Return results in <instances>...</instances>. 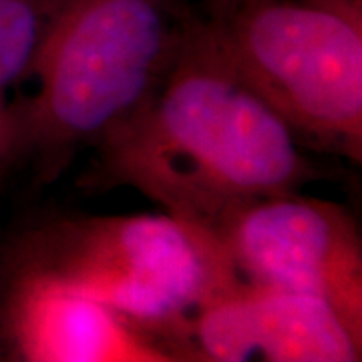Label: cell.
Listing matches in <instances>:
<instances>
[{"instance_id":"277c9868","label":"cell","mask_w":362,"mask_h":362,"mask_svg":"<svg viewBox=\"0 0 362 362\" xmlns=\"http://www.w3.org/2000/svg\"><path fill=\"white\" fill-rule=\"evenodd\" d=\"M228 59L298 139L362 159V0H238L209 16Z\"/></svg>"},{"instance_id":"6da1fadb","label":"cell","mask_w":362,"mask_h":362,"mask_svg":"<svg viewBox=\"0 0 362 362\" xmlns=\"http://www.w3.org/2000/svg\"><path fill=\"white\" fill-rule=\"evenodd\" d=\"M97 177L214 226L235 207L298 192L314 168L298 137L233 69L211 18L187 26L151 97L99 145Z\"/></svg>"},{"instance_id":"ba28073f","label":"cell","mask_w":362,"mask_h":362,"mask_svg":"<svg viewBox=\"0 0 362 362\" xmlns=\"http://www.w3.org/2000/svg\"><path fill=\"white\" fill-rule=\"evenodd\" d=\"M65 0H0V90L33 75Z\"/></svg>"},{"instance_id":"8992f818","label":"cell","mask_w":362,"mask_h":362,"mask_svg":"<svg viewBox=\"0 0 362 362\" xmlns=\"http://www.w3.org/2000/svg\"><path fill=\"white\" fill-rule=\"evenodd\" d=\"M181 361L356 362L362 326L320 298L240 280L187 320Z\"/></svg>"},{"instance_id":"5b68a950","label":"cell","mask_w":362,"mask_h":362,"mask_svg":"<svg viewBox=\"0 0 362 362\" xmlns=\"http://www.w3.org/2000/svg\"><path fill=\"white\" fill-rule=\"evenodd\" d=\"M214 232L242 280L320 298L362 326V242L342 206L268 195L226 214Z\"/></svg>"},{"instance_id":"7a4b0ae2","label":"cell","mask_w":362,"mask_h":362,"mask_svg":"<svg viewBox=\"0 0 362 362\" xmlns=\"http://www.w3.org/2000/svg\"><path fill=\"white\" fill-rule=\"evenodd\" d=\"M194 16L183 0L61 4L33 69L39 87L26 113V135L45 181L141 109Z\"/></svg>"},{"instance_id":"52a82bcc","label":"cell","mask_w":362,"mask_h":362,"mask_svg":"<svg viewBox=\"0 0 362 362\" xmlns=\"http://www.w3.org/2000/svg\"><path fill=\"white\" fill-rule=\"evenodd\" d=\"M4 306L14 361L175 362L156 337L42 268L21 264Z\"/></svg>"},{"instance_id":"3957f363","label":"cell","mask_w":362,"mask_h":362,"mask_svg":"<svg viewBox=\"0 0 362 362\" xmlns=\"http://www.w3.org/2000/svg\"><path fill=\"white\" fill-rule=\"evenodd\" d=\"M23 264L65 278L156 337L177 362L187 320L242 280L218 233L169 211L47 223Z\"/></svg>"},{"instance_id":"9c48e42d","label":"cell","mask_w":362,"mask_h":362,"mask_svg":"<svg viewBox=\"0 0 362 362\" xmlns=\"http://www.w3.org/2000/svg\"><path fill=\"white\" fill-rule=\"evenodd\" d=\"M204 2L207 4L209 16H221V14L230 13L238 4V0H204Z\"/></svg>"}]
</instances>
